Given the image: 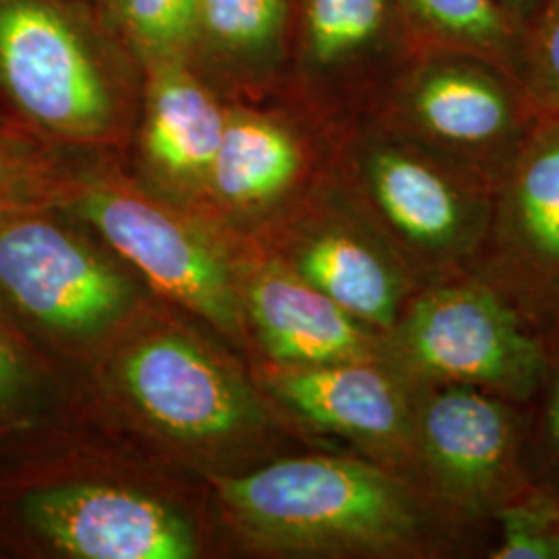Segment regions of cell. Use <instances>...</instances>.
Segmentation results:
<instances>
[{
    "label": "cell",
    "instance_id": "cell-9",
    "mask_svg": "<svg viewBox=\"0 0 559 559\" xmlns=\"http://www.w3.org/2000/svg\"><path fill=\"white\" fill-rule=\"evenodd\" d=\"M362 170L385 218L420 245L452 242L479 205L483 179L413 141L371 145Z\"/></svg>",
    "mask_w": 559,
    "mask_h": 559
},
{
    "label": "cell",
    "instance_id": "cell-27",
    "mask_svg": "<svg viewBox=\"0 0 559 559\" xmlns=\"http://www.w3.org/2000/svg\"><path fill=\"white\" fill-rule=\"evenodd\" d=\"M558 540H559V537H558Z\"/></svg>",
    "mask_w": 559,
    "mask_h": 559
},
{
    "label": "cell",
    "instance_id": "cell-2",
    "mask_svg": "<svg viewBox=\"0 0 559 559\" xmlns=\"http://www.w3.org/2000/svg\"><path fill=\"white\" fill-rule=\"evenodd\" d=\"M408 141L479 179L508 175L543 110L496 62L425 50L392 85Z\"/></svg>",
    "mask_w": 559,
    "mask_h": 559
},
{
    "label": "cell",
    "instance_id": "cell-3",
    "mask_svg": "<svg viewBox=\"0 0 559 559\" xmlns=\"http://www.w3.org/2000/svg\"><path fill=\"white\" fill-rule=\"evenodd\" d=\"M0 290L41 325L87 334L129 305V284L85 245L50 222L0 226Z\"/></svg>",
    "mask_w": 559,
    "mask_h": 559
},
{
    "label": "cell",
    "instance_id": "cell-26",
    "mask_svg": "<svg viewBox=\"0 0 559 559\" xmlns=\"http://www.w3.org/2000/svg\"><path fill=\"white\" fill-rule=\"evenodd\" d=\"M7 177H4V173L0 170V200H2V195H4V191H7Z\"/></svg>",
    "mask_w": 559,
    "mask_h": 559
},
{
    "label": "cell",
    "instance_id": "cell-17",
    "mask_svg": "<svg viewBox=\"0 0 559 559\" xmlns=\"http://www.w3.org/2000/svg\"><path fill=\"white\" fill-rule=\"evenodd\" d=\"M503 185L520 239L539 260L559 263V115L543 112Z\"/></svg>",
    "mask_w": 559,
    "mask_h": 559
},
{
    "label": "cell",
    "instance_id": "cell-22",
    "mask_svg": "<svg viewBox=\"0 0 559 559\" xmlns=\"http://www.w3.org/2000/svg\"><path fill=\"white\" fill-rule=\"evenodd\" d=\"M551 516L543 508H512L501 512L503 539L496 559L559 558V540L551 535Z\"/></svg>",
    "mask_w": 559,
    "mask_h": 559
},
{
    "label": "cell",
    "instance_id": "cell-15",
    "mask_svg": "<svg viewBox=\"0 0 559 559\" xmlns=\"http://www.w3.org/2000/svg\"><path fill=\"white\" fill-rule=\"evenodd\" d=\"M302 152L284 127L253 117L226 120L207 177L222 200L253 205L286 191L299 177Z\"/></svg>",
    "mask_w": 559,
    "mask_h": 559
},
{
    "label": "cell",
    "instance_id": "cell-21",
    "mask_svg": "<svg viewBox=\"0 0 559 559\" xmlns=\"http://www.w3.org/2000/svg\"><path fill=\"white\" fill-rule=\"evenodd\" d=\"M127 23L143 44L168 50L185 40L200 17V0H120Z\"/></svg>",
    "mask_w": 559,
    "mask_h": 559
},
{
    "label": "cell",
    "instance_id": "cell-6",
    "mask_svg": "<svg viewBox=\"0 0 559 559\" xmlns=\"http://www.w3.org/2000/svg\"><path fill=\"white\" fill-rule=\"evenodd\" d=\"M27 522L78 559H189L191 524L160 501L110 485L69 483L23 500Z\"/></svg>",
    "mask_w": 559,
    "mask_h": 559
},
{
    "label": "cell",
    "instance_id": "cell-12",
    "mask_svg": "<svg viewBox=\"0 0 559 559\" xmlns=\"http://www.w3.org/2000/svg\"><path fill=\"white\" fill-rule=\"evenodd\" d=\"M420 433L441 483L460 496H477L498 479L508 460L512 425L496 400L454 388L427 404Z\"/></svg>",
    "mask_w": 559,
    "mask_h": 559
},
{
    "label": "cell",
    "instance_id": "cell-16",
    "mask_svg": "<svg viewBox=\"0 0 559 559\" xmlns=\"http://www.w3.org/2000/svg\"><path fill=\"white\" fill-rule=\"evenodd\" d=\"M299 276L357 320L392 325L399 309V282L390 267L359 240L323 235L299 258Z\"/></svg>",
    "mask_w": 559,
    "mask_h": 559
},
{
    "label": "cell",
    "instance_id": "cell-7",
    "mask_svg": "<svg viewBox=\"0 0 559 559\" xmlns=\"http://www.w3.org/2000/svg\"><path fill=\"white\" fill-rule=\"evenodd\" d=\"M406 344L423 371L445 380L524 388L539 367V350L512 311L479 288L420 297L406 323Z\"/></svg>",
    "mask_w": 559,
    "mask_h": 559
},
{
    "label": "cell",
    "instance_id": "cell-19",
    "mask_svg": "<svg viewBox=\"0 0 559 559\" xmlns=\"http://www.w3.org/2000/svg\"><path fill=\"white\" fill-rule=\"evenodd\" d=\"M514 78L543 112L559 115V0H540L520 21Z\"/></svg>",
    "mask_w": 559,
    "mask_h": 559
},
{
    "label": "cell",
    "instance_id": "cell-25",
    "mask_svg": "<svg viewBox=\"0 0 559 559\" xmlns=\"http://www.w3.org/2000/svg\"><path fill=\"white\" fill-rule=\"evenodd\" d=\"M549 431H551V440L558 445L559 450V381L554 404H551V415H549Z\"/></svg>",
    "mask_w": 559,
    "mask_h": 559
},
{
    "label": "cell",
    "instance_id": "cell-1",
    "mask_svg": "<svg viewBox=\"0 0 559 559\" xmlns=\"http://www.w3.org/2000/svg\"><path fill=\"white\" fill-rule=\"evenodd\" d=\"M218 489L240 526L278 549L381 551L419 531L417 506L399 483L355 460H282Z\"/></svg>",
    "mask_w": 559,
    "mask_h": 559
},
{
    "label": "cell",
    "instance_id": "cell-5",
    "mask_svg": "<svg viewBox=\"0 0 559 559\" xmlns=\"http://www.w3.org/2000/svg\"><path fill=\"white\" fill-rule=\"evenodd\" d=\"M81 212L162 293L221 330H239V300L226 265L187 226L150 201L110 189L87 193Z\"/></svg>",
    "mask_w": 559,
    "mask_h": 559
},
{
    "label": "cell",
    "instance_id": "cell-14",
    "mask_svg": "<svg viewBox=\"0 0 559 559\" xmlns=\"http://www.w3.org/2000/svg\"><path fill=\"white\" fill-rule=\"evenodd\" d=\"M224 127L221 108L191 78L170 73L156 83L145 143L152 160L170 177H205L218 152Z\"/></svg>",
    "mask_w": 559,
    "mask_h": 559
},
{
    "label": "cell",
    "instance_id": "cell-13",
    "mask_svg": "<svg viewBox=\"0 0 559 559\" xmlns=\"http://www.w3.org/2000/svg\"><path fill=\"white\" fill-rule=\"evenodd\" d=\"M274 385L305 419L344 436L392 440L402 429L396 388L365 360L299 365L280 373Z\"/></svg>",
    "mask_w": 559,
    "mask_h": 559
},
{
    "label": "cell",
    "instance_id": "cell-4",
    "mask_svg": "<svg viewBox=\"0 0 559 559\" xmlns=\"http://www.w3.org/2000/svg\"><path fill=\"white\" fill-rule=\"evenodd\" d=\"M0 73L21 108L52 129L92 133L108 120V94L78 36L36 2L0 7Z\"/></svg>",
    "mask_w": 559,
    "mask_h": 559
},
{
    "label": "cell",
    "instance_id": "cell-18",
    "mask_svg": "<svg viewBox=\"0 0 559 559\" xmlns=\"http://www.w3.org/2000/svg\"><path fill=\"white\" fill-rule=\"evenodd\" d=\"M423 50L491 60L514 78L519 25L498 0H402ZM516 80V78H514Z\"/></svg>",
    "mask_w": 559,
    "mask_h": 559
},
{
    "label": "cell",
    "instance_id": "cell-10",
    "mask_svg": "<svg viewBox=\"0 0 559 559\" xmlns=\"http://www.w3.org/2000/svg\"><path fill=\"white\" fill-rule=\"evenodd\" d=\"M420 52L402 0H302V57L320 78L396 81Z\"/></svg>",
    "mask_w": 559,
    "mask_h": 559
},
{
    "label": "cell",
    "instance_id": "cell-8",
    "mask_svg": "<svg viewBox=\"0 0 559 559\" xmlns=\"http://www.w3.org/2000/svg\"><path fill=\"white\" fill-rule=\"evenodd\" d=\"M122 380L141 413L177 438H224L255 419L239 381L177 336L138 344L124 359Z\"/></svg>",
    "mask_w": 559,
    "mask_h": 559
},
{
    "label": "cell",
    "instance_id": "cell-11",
    "mask_svg": "<svg viewBox=\"0 0 559 559\" xmlns=\"http://www.w3.org/2000/svg\"><path fill=\"white\" fill-rule=\"evenodd\" d=\"M251 320L274 359L330 365L369 359V338L357 318L300 276L270 270L247 293Z\"/></svg>",
    "mask_w": 559,
    "mask_h": 559
},
{
    "label": "cell",
    "instance_id": "cell-20",
    "mask_svg": "<svg viewBox=\"0 0 559 559\" xmlns=\"http://www.w3.org/2000/svg\"><path fill=\"white\" fill-rule=\"evenodd\" d=\"M200 17L224 44L258 46L278 36L286 0H200Z\"/></svg>",
    "mask_w": 559,
    "mask_h": 559
},
{
    "label": "cell",
    "instance_id": "cell-23",
    "mask_svg": "<svg viewBox=\"0 0 559 559\" xmlns=\"http://www.w3.org/2000/svg\"><path fill=\"white\" fill-rule=\"evenodd\" d=\"M20 360L15 357V353L11 350V346L0 336V399L15 390V385L20 383Z\"/></svg>",
    "mask_w": 559,
    "mask_h": 559
},
{
    "label": "cell",
    "instance_id": "cell-24",
    "mask_svg": "<svg viewBox=\"0 0 559 559\" xmlns=\"http://www.w3.org/2000/svg\"><path fill=\"white\" fill-rule=\"evenodd\" d=\"M498 2H500L501 9L506 11V15L519 25L520 21L533 11L540 0H498Z\"/></svg>",
    "mask_w": 559,
    "mask_h": 559
}]
</instances>
